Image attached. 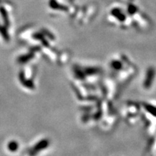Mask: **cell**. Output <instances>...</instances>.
I'll list each match as a JSON object with an SVG mask.
<instances>
[{
  "instance_id": "cell-1",
  "label": "cell",
  "mask_w": 156,
  "mask_h": 156,
  "mask_svg": "<svg viewBox=\"0 0 156 156\" xmlns=\"http://www.w3.org/2000/svg\"><path fill=\"white\" fill-rule=\"evenodd\" d=\"M18 147V145L15 142H10L8 145V148L11 151H15Z\"/></svg>"
}]
</instances>
